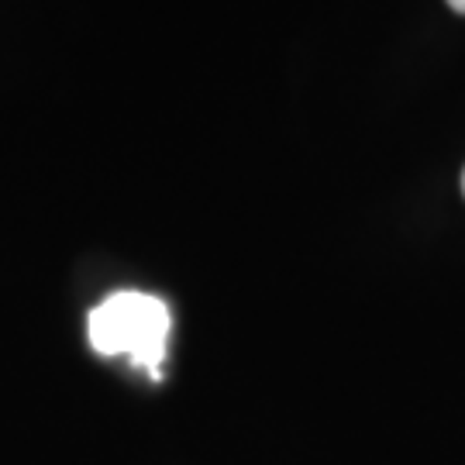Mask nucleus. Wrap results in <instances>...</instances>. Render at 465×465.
Returning <instances> with one entry per match:
<instances>
[{"label": "nucleus", "instance_id": "f257e3e1", "mask_svg": "<svg viewBox=\"0 0 465 465\" xmlns=\"http://www.w3.org/2000/svg\"><path fill=\"white\" fill-rule=\"evenodd\" d=\"M169 328H173V317H169L166 300L138 293V290H121L100 300L86 321V334L97 355L104 359L121 355L152 376H159L166 359Z\"/></svg>", "mask_w": 465, "mask_h": 465}, {"label": "nucleus", "instance_id": "f03ea898", "mask_svg": "<svg viewBox=\"0 0 465 465\" xmlns=\"http://www.w3.org/2000/svg\"><path fill=\"white\" fill-rule=\"evenodd\" d=\"M451 11H459V15H465V0H449Z\"/></svg>", "mask_w": 465, "mask_h": 465}, {"label": "nucleus", "instance_id": "7ed1b4c3", "mask_svg": "<svg viewBox=\"0 0 465 465\" xmlns=\"http://www.w3.org/2000/svg\"><path fill=\"white\" fill-rule=\"evenodd\" d=\"M462 193H465V173H462Z\"/></svg>", "mask_w": 465, "mask_h": 465}]
</instances>
